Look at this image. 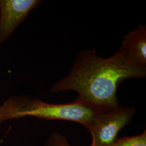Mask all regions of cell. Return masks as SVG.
<instances>
[{"instance_id":"obj_1","label":"cell","mask_w":146,"mask_h":146,"mask_svg":"<svg viewBox=\"0 0 146 146\" xmlns=\"http://www.w3.org/2000/svg\"><path fill=\"white\" fill-rule=\"evenodd\" d=\"M146 75V70L135 66L120 50L104 58L87 50L80 53L69 74L52 86V92L75 91L78 100L103 111L119 106L116 93L123 81Z\"/></svg>"},{"instance_id":"obj_2","label":"cell","mask_w":146,"mask_h":146,"mask_svg":"<svg viewBox=\"0 0 146 146\" xmlns=\"http://www.w3.org/2000/svg\"><path fill=\"white\" fill-rule=\"evenodd\" d=\"M99 111L77 99L67 104H53L28 96H13L0 105V123L33 116L44 120L73 121L87 128Z\"/></svg>"},{"instance_id":"obj_3","label":"cell","mask_w":146,"mask_h":146,"mask_svg":"<svg viewBox=\"0 0 146 146\" xmlns=\"http://www.w3.org/2000/svg\"><path fill=\"white\" fill-rule=\"evenodd\" d=\"M135 112L134 108L120 106L99 111L87 128L92 137L90 146H113L119 131L131 123Z\"/></svg>"},{"instance_id":"obj_4","label":"cell","mask_w":146,"mask_h":146,"mask_svg":"<svg viewBox=\"0 0 146 146\" xmlns=\"http://www.w3.org/2000/svg\"><path fill=\"white\" fill-rule=\"evenodd\" d=\"M40 3L38 0H0V44L11 36Z\"/></svg>"},{"instance_id":"obj_5","label":"cell","mask_w":146,"mask_h":146,"mask_svg":"<svg viewBox=\"0 0 146 146\" xmlns=\"http://www.w3.org/2000/svg\"><path fill=\"white\" fill-rule=\"evenodd\" d=\"M119 50L135 66L146 70V27L139 25L124 37Z\"/></svg>"},{"instance_id":"obj_6","label":"cell","mask_w":146,"mask_h":146,"mask_svg":"<svg viewBox=\"0 0 146 146\" xmlns=\"http://www.w3.org/2000/svg\"><path fill=\"white\" fill-rule=\"evenodd\" d=\"M113 146H146V131L139 135L117 139Z\"/></svg>"},{"instance_id":"obj_7","label":"cell","mask_w":146,"mask_h":146,"mask_svg":"<svg viewBox=\"0 0 146 146\" xmlns=\"http://www.w3.org/2000/svg\"><path fill=\"white\" fill-rule=\"evenodd\" d=\"M44 146H72L64 136L58 133L52 134L47 139Z\"/></svg>"}]
</instances>
